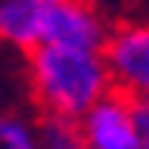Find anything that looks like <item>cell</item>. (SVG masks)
I'll return each instance as SVG.
<instances>
[{
  "mask_svg": "<svg viewBox=\"0 0 149 149\" xmlns=\"http://www.w3.org/2000/svg\"><path fill=\"white\" fill-rule=\"evenodd\" d=\"M28 74L44 115L81 121L115 87L102 53L40 44L28 53Z\"/></svg>",
  "mask_w": 149,
  "mask_h": 149,
  "instance_id": "6da1fadb",
  "label": "cell"
},
{
  "mask_svg": "<svg viewBox=\"0 0 149 149\" xmlns=\"http://www.w3.org/2000/svg\"><path fill=\"white\" fill-rule=\"evenodd\" d=\"M102 59L115 87L149 100V22H124L112 28L102 47Z\"/></svg>",
  "mask_w": 149,
  "mask_h": 149,
  "instance_id": "7a4b0ae2",
  "label": "cell"
},
{
  "mask_svg": "<svg viewBox=\"0 0 149 149\" xmlns=\"http://www.w3.org/2000/svg\"><path fill=\"white\" fill-rule=\"evenodd\" d=\"M87 149H143V134L134 121V96L112 87L81 118Z\"/></svg>",
  "mask_w": 149,
  "mask_h": 149,
  "instance_id": "3957f363",
  "label": "cell"
},
{
  "mask_svg": "<svg viewBox=\"0 0 149 149\" xmlns=\"http://www.w3.org/2000/svg\"><path fill=\"white\" fill-rule=\"evenodd\" d=\"M106 40H109V28L90 0H62L47 9L40 44L102 53Z\"/></svg>",
  "mask_w": 149,
  "mask_h": 149,
  "instance_id": "277c9868",
  "label": "cell"
},
{
  "mask_svg": "<svg viewBox=\"0 0 149 149\" xmlns=\"http://www.w3.org/2000/svg\"><path fill=\"white\" fill-rule=\"evenodd\" d=\"M47 9L37 0H0V40L19 50H34L40 47Z\"/></svg>",
  "mask_w": 149,
  "mask_h": 149,
  "instance_id": "5b68a950",
  "label": "cell"
},
{
  "mask_svg": "<svg viewBox=\"0 0 149 149\" xmlns=\"http://www.w3.org/2000/svg\"><path fill=\"white\" fill-rule=\"evenodd\" d=\"M37 143H40V149H87L81 121L62 118V115H44L40 118Z\"/></svg>",
  "mask_w": 149,
  "mask_h": 149,
  "instance_id": "8992f818",
  "label": "cell"
},
{
  "mask_svg": "<svg viewBox=\"0 0 149 149\" xmlns=\"http://www.w3.org/2000/svg\"><path fill=\"white\" fill-rule=\"evenodd\" d=\"M0 149H40L37 127L16 115H0Z\"/></svg>",
  "mask_w": 149,
  "mask_h": 149,
  "instance_id": "52a82bcc",
  "label": "cell"
},
{
  "mask_svg": "<svg viewBox=\"0 0 149 149\" xmlns=\"http://www.w3.org/2000/svg\"><path fill=\"white\" fill-rule=\"evenodd\" d=\"M134 121L143 134V149H149V102L140 96H134Z\"/></svg>",
  "mask_w": 149,
  "mask_h": 149,
  "instance_id": "ba28073f",
  "label": "cell"
},
{
  "mask_svg": "<svg viewBox=\"0 0 149 149\" xmlns=\"http://www.w3.org/2000/svg\"><path fill=\"white\" fill-rule=\"evenodd\" d=\"M37 3H40L44 9H50V6H56V3H62V0H37Z\"/></svg>",
  "mask_w": 149,
  "mask_h": 149,
  "instance_id": "9c48e42d",
  "label": "cell"
}]
</instances>
